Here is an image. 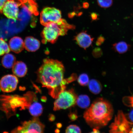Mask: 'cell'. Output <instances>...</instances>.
<instances>
[{
  "label": "cell",
  "mask_w": 133,
  "mask_h": 133,
  "mask_svg": "<svg viewBox=\"0 0 133 133\" xmlns=\"http://www.w3.org/2000/svg\"><path fill=\"white\" fill-rule=\"evenodd\" d=\"M65 69L60 61L49 58L44 59L37 72L38 82L49 90V94L56 99L66 89L67 81L64 79Z\"/></svg>",
  "instance_id": "6da1fadb"
},
{
  "label": "cell",
  "mask_w": 133,
  "mask_h": 133,
  "mask_svg": "<svg viewBox=\"0 0 133 133\" xmlns=\"http://www.w3.org/2000/svg\"><path fill=\"white\" fill-rule=\"evenodd\" d=\"M114 109L109 101L102 98L93 103L84 112L86 123L93 129H98L107 125L112 118Z\"/></svg>",
  "instance_id": "7a4b0ae2"
},
{
  "label": "cell",
  "mask_w": 133,
  "mask_h": 133,
  "mask_svg": "<svg viewBox=\"0 0 133 133\" xmlns=\"http://www.w3.org/2000/svg\"><path fill=\"white\" fill-rule=\"evenodd\" d=\"M74 28L63 19L57 23H50L45 26L42 32V42L44 44L47 42L54 44L59 36L65 35L69 30Z\"/></svg>",
  "instance_id": "3957f363"
},
{
  "label": "cell",
  "mask_w": 133,
  "mask_h": 133,
  "mask_svg": "<svg viewBox=\"0 0 133 133\" xmlns=\"http://www.w3.org/2000/svg\"><path fill=\"white\" fill-rule=\"evenodd\" d=\"M77 97L72 89L61 91L54 102V110L66 109L74 106L76 103Z\"/></svg>",
  "instance_id": "277c9868"
},
{
  "label": "cell",
  "mask_w": 133,
  "mask_h": 133,
  "mask_svg": "<svg viewBox=\"0 0 133 133\" xmlns=\"http://www.w3.org/2000/svg\"><path fill=\"white\" fill-rule=\"evenodd\" d=\"M133 123L130 122L122 111H119L114 122L110 126V133H131Z\"/></svg>",
  "instance_id": "5b68a950"
},
{
  "label": "cell",
  "mask_w": 133,
  "mask_h": 133,
  "mask_svg": "<svg viewBox=\"0 0 133 133\" xmlns=\"http://www.w3.org/2000/svg\"><path fill=\"white\" fill-rule=\"evenodd\" d=\"M45 126L37 117H35L32 120L25 121L22 125L15 129L11 132L18 133L44 132Z\"/></svg>",
  "instance_id": "8992f818"
},
{
  "label": "cell",
  "mask_w": 133,
  "mask_h": 133,
  "mask_svg": "<svg viewBox=\"0 0 133 133\" xmlns=\"http://www.w3.org/2000/svg\"><path fill=\"white\" fill-rule=\"evenodd\" d=\"M62 19L61 11L55 8H45L41 13L40 22L44 26L50 23L59 22Z\"/></svg>",
  "instance_id": "52a82bcc"
},
{
  "label": "cell",
  "mask_w": 133,
  "mask_h": 133,
  "mask_svg": "<svg viewBox=\"0 0 133 133\" xmlns=\"http://www.w3.org/2000/svg\"><path fill=\"white\" fill-rule=\"evenodd\" d=\"M20 5L19 0H7L3 13L8 19L16 21L19 16Z\"/></svg>",
  "instance_id": "ba28073f"
},
{
  "label": "cell",
  "mask_w": 133,
  "mask_h": 133,
  "mask_svg": "<svg viewBox=\"0 0 133 133\" xmlns=\"http://www.w3.org/2000/svg\"><path fill=\"white\" fill-rule=\"evenodd\" d=\"M18 83L16 76L8 75L2 78L0 81V88L2 91L6 92H10L16 89Z\"/></svg>",
  "instance_id": "9c48e42d"
},
{
  "label": "cell",
  "mask_w": 133,
  "mask_h": 133,
  "mask_svg": "<svg viewBox=\"0 0 133 133\" xmlns=\"http://www.w3.org/2000/svg\"><path fill=\"white\" fill-rule=\"evenodd\" d=\"M94 39L87 33L83 32L77 35L74 39L79 46L86 49L91 45Z\"/></svg>",
  "instance_id": "30bf717a"
},
{
  "label": "cell",
  "mask_w": 133,
  "mask_h": 133,
  "mask_svg": "<svg viewBox=\"0 0 133 133\" xmlns=\"http://www.w3.org/2000/svg\"><path fill=\"white\" fill-rule=\"evenodd\" d=\"M9 46L11 51L18 54L21 52L24 49V42L21 37L15 36L10 40Z\"/></svg>",
  "instance_id": "8fae6325"
},
{
  "label": "cell",
  "mask_w": 133,
  "mask_h": 133,
  "mask_svg": "<svg viewBox=\"0 0 133 133\" xmlns=\"http://www.w3.org/2000/svg\"><path fill=\"white\" fill-rule=\"evenodd\" d=\"M24 44L25 49L30 52H35L37 51L39 49L41 44L39 40L31 36L25 38Z\"/></svg>",
  "instance_id": "7c38bea8"
},
{
  "label": "cell",
  "mask_w": 133,
  "mask_h": 133,
  "mask_svg": "<svg viewBox=\"0 0 133 133\" xmlns=\"http://www.w3.org/2000/svg\"><path fill=\"white\" fill-rule=\"evenodd\" d=\"M13 74L18 77H24L27 72V66L24 63L21 61H17L12 67Z\"/></svg>",
  "instance_id": "4fadbf2b"
},
{
  "label": "cell",
  "mask_w": 133,
  "mask_h": 133,
  "mask_svg": "<svg viewBox=\"0 0 133 133\" xmlns=\"http://www.w3.org/2000/svg\"><path fill=\"white\" fill-rule=\"evenodd\" d=\"M131 48L130 45L124 41H121L112 45V49L119 54H124L129 51Z\"/></svg>",
  "instance_id": "5bb4252c"
},
{
  "label": "cell",
  "mask_w": 133,
  "mask_h": 133,
  "mask_svg": "<svg viewBox=\"0 0 133 133\" xmlns=\"http://www.w3.org/2000/svg\"><path fill=\"white\" fill-rule=\"evenodd\" d=\"M29 110L31 115L37 117L42 114L43 108L40 103L36 101L30 105Z\"/></svg>",
  "instance_id": "9a60e30c"
},
{
  "label": "cell",
  "mask_w": 133,
  "mask_h": 133,
  "mask_svg": "<svg viewBox=\"0 0 133 133\" xmlns=\"http://www.w3.org/2000/svg\"><path fill=\"white\" fill-rule=\"evenodd\" d=\"M16 62L15 56L11 54H6L3 57L2 61V65L6 69H11Z\"/></svg>",
  "instance_id": "2e32d148"
},
{
  "label": "cell",
  "mask_w": 133,
  "mask_h": 133,
  "mask_svg": "<svg viewBox=\"0 0 133 133\" xmlns=\"http://www.w3.org/2000/svg\"><path fill=\"white\" fill-rule=\"evenodd\" d=\"M89 87L90 91L92 94H97L100 93L102 90V86L99 81L95 79H92L89 81Z\"/></svg>",
  "instance_id": "e0dca14e"
},
{
  "label": "cell",
  "mask_w": 133,
  "mask_h": 133,
  "mask_svg": "<svg viewBox=\"0 0 133 133\" xmlns=\"http://www.w3.org/2000/svg\"><path fill=\"white\" fill-rule=\"evenodd\" d=\"M90 102L89 96L86 95H81L77 97L76 103L79 107L85 109L89 107Z\"/></svg>",
  "instance_id": "ac0fdd59"
},
{
  "label": "cell",
  "mask_w": 133,
  "mask_h": 133,
  "mask_svg": "<svg viewBox=\"0 0 133 133\" xmlns=\"http://www.w3.org/2000/svg\"><path fill=\"white\" fill-rule=\"evenodd\" d=\"M10 49L9 46L2 38H0V56L8 54Z\"/></svg>",
  "instance_id": "d6986e66"
},
{
  "label": "cell",
  "mask_w": 133,
  "mask_h": 133,
  "mask_svg": "<svg viewBox=\"0 0 133 133\" xmlns=\"http://www.w3.org/2000/svg\"><path fill=\"white\" fill-rule=\"evenodd\" d=\"M89 78L87 74H82L79 76L78 82L79 84L83 86L87 85L89 82Z\"/></svg>",
  "instance_id": "ffe728a7"
},
{
  "label": "cell",
  "mask_w": 133,
  "mask_h": 133,
  "mask_svg": "<svg viewBox=\"0 0 133 133\" xmlns=\"http://www.w3.org/2000/svg\"><path fill=\"white\" fill-rule=\"evenodd\" d=\"M97 1L99 5L104 8L110 7L113 4V0H97Z\"/></svg>",
  "instance_id": "44dd1931"
},
{
  "label": "cell",
  "mask_w": 133,
  "mask_h": 133,
  "mask_svg": "<svg viewBox=\"0 0 133 133\" xmlns=\"http://www.w3.org/2000/svg\"><path fill=\"white\" fill-rule=\"evenodd\" d=\"M65 132L67 133H80L81 132V130L78 126L75 125H71L66 128Z\"/></svg>",
  "instance_id": "7402d4cb"
},
{
  "label": "cell",
  "mask_w": 133,
  "mask_h": 133,
  "mask_svg": "<svg viewBox=\"0 0 133 133\" xmlns=\"http://www.w3.org/2000/svg\"><path fill=\"white\" fill-rule=\"evenodd\" d=\"M93 54L94 57L96 58L101 57L102 55V50L99 48H96L94 50Z\"/></svg>",
  "instance_id": "603a6c76"
},
{
  "label": "cell",
  "mask_w": 133,
  "mask_h": 133,
  "mask_svg": "<svg viewBox=\"0 0 133 133\" xmlns=\"http://www.w3.org/2000/svg\"><path fill=\"white\" fill-rule=\"evenodd\" d=\"M105 39L102 36H100L98 38L97 41L96 42V44L97 46H100L104 42Z\"/></svg>",
  "instance_id": "cb8c5ba5"
},
{
  "label": "cell",
  "mask_w": 133,
  "mask_h": 133,
  "mask_svg": "<svg viewBox=\"0 0 133 133\" xmlns=\"http://www.w3.org/2000/svg\"><path fill=\"white\" fill-rule=\"evenodd\" d=\"M7 0H0V13L3 12V10Z\"/></svg>",
  "instance_id": "d4e9b609"
},
{
  "label": "cell",
  "mask_w": 133,
  "mask_h": 133,
  "mask_svg": "<svg viewBox=\"0 0 133 133\" xmlns=\"http://www.w3.org/2000/svg\"><path fill=\"white\" fill-rule=\"evenodd\" d=\"M69 117L71 120H75L77 119V116L75 114H71L69 115Z\"/></svg>",
  "instance_id": "484cf974"
},
{
  "label": "cell",
  "mask_w": 133,
  "mask_h": 133,
  "mask_svg": "<svg viewBox=\"0 0 133 133\" xmlns=\"http://www.w3.org/2000/svg\"><path fill=\"white\" fill-rule=\"evenodd\" d=\"M129 118L130 120L133 123V110L129 113Z\"/></svg>",
  "instance_id": "4316f807"
},
{
  "label": "cell",
  "mask_w": 133,
  "mask_h": 133,
  "mask_svg": "<svg viewBox=\"0 0 133 133\" xmlns=\"http://www.w3.org/2000/svg\"><path fill=\"white\" fill-rule=\"evenodd\" d=\"M91 17H92L93 20H96L97 19L98 15L96 13H92L91 15Z\"/></svg>",
  "instance_id": "83f0119b"
},
{
  "label": "cell",
  "mask_w": 133,
  "mask_h": 133,
  "mask_svg": "<svg viewBox=\"0 0 133 133\" xmlns=\"http://www.w3.org/2000/svg\"><path fill=\"white\" fill-rule=\"evenodd\" d=\"M130 101H131V106L133 107V97H130Z\"/></svg>",
  "instance_id": "f1b7e54d"
}]
</instances>
